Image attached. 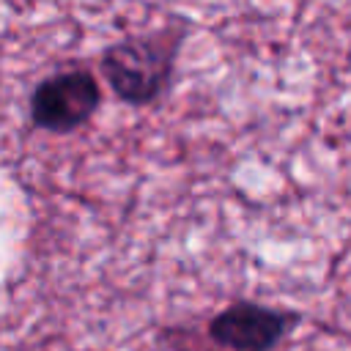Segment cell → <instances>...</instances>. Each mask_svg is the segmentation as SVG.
<instances>
[{
	"label": "cell",
	"instance_id": "cell-1",
	"mask_svg": "<svg viewBox=\"0 0 351 351\" xmlns=\"http://www.w3.org/2000/svg\"><path fill=\"white\" fill-rule=\"evenodd\" d=\"M176 49L178 44L170 38L132 36L101 55V74L121 101L148 107L170 88Z\"/></svg>",
	"mask_w": 351,
	"mask_h": 351
},
{
	"label": "cell",
	"instance_id": "cell-2",
	"mask_svg": "<svg viewBox=\"0 0 351 351\" xmlns=\"http://www.w3.org/2000/svg\"><path fill=\"white\" fill-rule=\"evenodd\" d=\"M302 324V313L261 302H233L211 315L206 335L219 351H274Z\"/></svg>",
	"mask_w": 351,
	"mask_h": 351
},
{
	"label": "cell",
	"instance_id": "cell-3",
	"mask_svg": "<svg viewBox=\"0 0 351 351\" xmlns=\"http://www.w3.org/2000/svg\"><path fill=\"white\" fill-rule=\"evenodd\" d=\"M99 104H101V90L90 71L82 69L58 71L33 88L30 121L44 132L66 134L88 123L99 110Z\"/></svg>",
	"mask_w": 351,
	"mask_h": 351
}]
</instances>
